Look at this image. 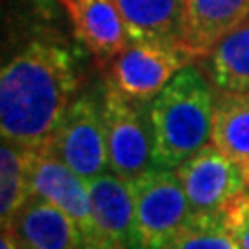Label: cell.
Wrapping results in <instances>:
<instances>
[{"mask_svg":"<svg viewBox=\"0 0 249 249\" xmlns=\"http://www.w3.org/2000/svg\"><path fill=\"white\" fill-rule=\"evenodd\" d=\"M94 216L106 238L115 249H137L135 207L129 181L115 172L85 179Z\"/></svg>","mask_w":249,"mask_h":249,"instance_id":"8fae6325","label":"cell"},{"mask_svg":"<svg viewBox=\"0 0 249 249\" xmlns=\"http://www.w3.org/2000/svg\"><path fill=\"white\" fill-rule=\"evenodd\" d=\"M246 18L249 0H185L181 46L194 59H201Z\"/></svg>","mask_w":249,"mask_h":249,"instance_id":"30bf717a","label":"cell"},{"mask_svg":"<svg viewBox=\"0 0 249 249\" xmlns=\"http://www.w3.org/2000/svg\"><path fill=\"white\" fill-rule=\"evenodd\" d=\"M102 113L111 172L131 181L153 168L148 104L125 98L106 80L102 87Z\"/></svg>","mask_w":249,"mask_h":249,"instance_id":"277c9868","label":"cell"},{"mask_svg":"<svg viewBox=\"0 0 249 249\" xmlns=\"http://www.w3.org/2000/svg\"><path fill=\"white\" fill-rule=\"evenodd\" d=\"M137 249H164L192 218V207L176 170L153 166L129 181Z\"/></svg>","mask_w":249,"mask_h":249,"instance_id":"3957f363","label":"cell"},{"mask_svg":"<svg viewBox=\"0 0 249 249\" xmlns=\"http://www.w3.org/2000/svg\"><path fill=\"white\" fill-rule=\"evenodd\" d=\"M57 159L81 179L96 178L109 168L102 94L81 92L71 104L48 146Z\"/></svg>","mask_w":249,"mask_h":249,"instance_id":"8992f818","label":"cell"},{"mask_svg":"<svg viewBox=\"0 0 249 249\" xmlns=\"http://www.w3.org/2000/svg\"><path fill=\"white\" fill-rule=\"evenodd\" d=\"M211 142L249 174V94H216Z\"/></svg>","mask_w":249,"mask_h":249,"instance_id":"9a60e30c","label":"cell"},{"mask_svg":"<svg viewBox=\"0 0 249 249\" xmlns=\"http://www.w3.org/2000/svg\"><path fill=\"white\" fill-rule=\"evenodd\" d=\"M30 192L32 196L57 205L78 227L85 249H115L102 232L94 216L85 179L74 174L52 151L32 150L30 153Z\"/></svg>","mask_w":249,"mask_h":249,"instance_id":"5b68a950","label":"cell"},{"mask_svg":"<svg viewBox=\"0 0 249 249\" xmlns=\"http://www.w3.org/2000/svg\"><path fill=\"white\" fill-rule=\"evenodd\" d=\"M9 229L22 249H85L74 222L45 197H30Z\"/></svg>","mask_w":249,"mask_h":249,"instance_id":"7c38bea8","label":"cell"},{"mask_svg":"<svg viewBox=\"0 0 249 249\" xmlns=\"http://www.w3.org/2000/svg\"><path fill=\"white\" fill-rule=\"evenodd\" d=\"M194 213H220L248 188L238 164L213 142L176 168Z\"/></svg>","mask_w":249,"mask_h":249,"instance_id":"ba28073f","label":"cell"},{"mask_svg":"<svg viewBox=\"0 0 249 249\" xmlns=\"http://www.w3.org/2000/svg\"><path fill=\"white\" fill-rule=\"evenodd\" d=\"M59 0H9L0 71L2 141L45 150L80 94L81 50L59 22Z\"/></svg>","mask_w":249,"mask_h":249,"instance_id":"6da1fadb","label":"cell"},{"mask_svg":"<svg viewBox=\"0 0 249 249\" xmlns=\"http://www.w3.org/2000/svg\"><path fill=\"white\" fill-rule=\"evenodd\" d=\"M246 181H248V187H249V174L246 176Z\"/></svg>","mask_w":249,"mask_h":249,"instance_id":"ffe728a7","label":"cell"},{"mask_svg":"<svg viewBox=\"0 0 249 249\" xmlns=\"http://www.w3.org/2000/svg\"><path fill=\"white\" fill-rule=\"evenodd\" d=\"M0 249H22L18 242L17 234L13 229H2V238H0Z\"/></svg>","mask_w":249,"mask_h":249,"instance_id":"d6986e66","label":"cell"},{"mask_svg":"<svg viewBox=\"0 0 249 249\" xmlns=\"http://www.w3.org/2000/svg\"><path fill=\"white\" fill-rule=\"evenodd\" d=\"M216 90L201 69L188 65L148 104L153 164L176 170L211 144Z\"/></svg>","mask_w":249,"mask_h":249,"instance_id":"7a4b0ae2","label":"cell"},{"mask_svg":"<svg viewBox=\"0 0 249 249\" xmlns=\"http://www.w3.org/2000/svg\"><path fill=\"white\" fill-rule=\"evenodd\" d=\"M30 153L32 150L2 141L0 148V220L2 229H9L22 207L32 197L30 192Z\"/></svg>","mask_w":249,"mask_h":249,"instance_id":"2e32d148","label":"cell"},{"mask_svg":"<svg viewBox=\"0 0 249 249\" xmlns=\"http://www.w3.org/2000/svg\"><path fill=\"white\" fill-rule=\"evenodd\" d=\"M223 222L240 249H249V187L222 211Z\"/></svg>","mask_w":249,"mask_h":249,"instance_id":"ac0fdd59","label":"cell"},{"mask_svg":"<svg viewBox=\"0 0 249 249\" xmlns=\"http://www.w3.org/2000/svg\"><path fill=\"white\" fill-rule=\"evenodd\" d=\"M192 61L196 59L181 45L129 43L109 65L107 81L125 98L150 104Z\"/></svg>","mask_w":249,"mask_h":249,"instance_id":"52a82bcc","label":"cell"},{"mask_svg":"<svg viewBox=\"0 0 249 249\" xmlns=\"http://www.w3.org/2000/svg\"><path fill=\"white\" fill-rule=\"evenodd\" d=\"M164 249H240L220 213H194Z\"/></svg>","mask_w":249,"mask_h":249,"instance_id":"e0dca14e","label":"cell"},{"mask_svg":"<svg viewBox=\"0 0 249 249\" xmlns=\"http://www.w3.org/2000/svg\"><path fill=\"white\" fill-rule=\"evenodd\" d=\"M129 43L181 45L185 0H115Z\"/></svg>","mask_w":249,"mask_h":249,"instance_id":"5bb4252c","label":"cell"},{"mask_svg":"<svg viewBox=\"0 0 249 249\" xmlns=\"http://www.w3.org/2000/svg\"><path fill=\"white\" fill-rule=\"evenodd\" d=\"M199 61L216 94H249V18L218 41Z\"/></svg>","mask_w":249,"mask_h":249,"instance_id":"4fadbf2b","label":"cell"},{"mask_svg":"<svg viewBox=\"0 0 249 249\" xmlns=\"http://www.w3.org/2000/svg\"><path fill=\"white\" fill-rule=\"evenodd\" d=\"M69 17L78 43L96 59L100 67H109L129 45L124 18L115 0H59Z\"/></svg>","mask_w":249,"mask_h":249,"instance_id":"9c48e42d","label":"cell"}]
</instances>
